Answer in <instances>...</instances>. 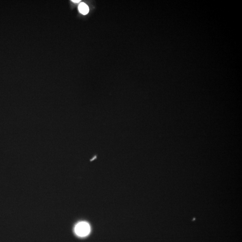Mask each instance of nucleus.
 I'll list each match as a JSON object with an SVG mask.
<instances>
[{"instance_id":"2","label":"nucleus","mask_w":242,"mask_h":242,"mask_svg":"<svg viewBox=\"0 0 242 242\" xmlns=\"http://www.w3.org/2000/svg\"><path fill=\"white\" fill-rule=\"evenodd\" d=\"M79 10L80 12L83 15L87 14L89 12V8L88 5L84 3H81L79 6Z\"/></svg>"},{"instance_id":"1","label":"nucleus","mask_w":242,"mask_h":242,"mask_svg":"<svg viewBox=\"0 0 242 242\" xmlns=\"http://www.w3.org/2000/svg\"><path fill=\"white\" fill-rule=\"evenodd\" d=\"M91 228L89 224L85 222L78 223L74 228V232L77 236L83 237L88 236L90 232Z\"/></svg>"},{"instance_id":"3","label":"nucleus","mask_w":242,"mask_h":242,"mask_svg":"<svg viewBox=\"0 0 242 242\" xmlns=\"http://www.w3.org/2000/svg\"><path fill=\"white\" fill-rule=\"evenodd\" d=\"M72 2L74 3H78L79 2H80V0H72Z\"/></svg>"}]
</instances>
